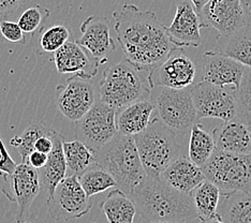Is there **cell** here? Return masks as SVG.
I'll return each mask as SVG.
<instances>
[{
    "label": "cell",
    "instance_id": "obj_22",
    "mask_svg": "<svg viewBox=\"0 0 251 223\" xmlns=\"http://www.w3.org/2000/svg\"><path fill=\"white\" fill-rule=\"evenodd\" d=\"M54 147L52 151L48 154V161L42 169L38 170L41 189L48 194V198L52 196L57 185L67 176V165L62 150L64 136L59 132L53 135Z\"/></svg>",
    "mask_w": 251,
    "mask_h": 223
},
{
    "label": "cell",
    "instance_id": "obj_31",
    "mask_svg": "<svg viewBox=\"0 0 251 223\" xmlns=\"http://www.w3.org/2000/svg\"><path fill=\"white\" fill-rule=\"evenodd\" d=\"M235 118L245 124H251V68H245L244 75L234 93Z\"/></svg>",
    "mask_w": 251,
    "mask_h": 223
},
{
    "label": "cell",
    "instance_id": "obj_14",
    "mask_svg": "<svg viewBox=\"0 0 251 223\" xmlns=\"http://www.w3.org/2000/svg\"><path fill=\"white\" fill-rule=\"evenodd\" d=\"M202 28H213L227 37L245 26L239 0H208L199 13Z\"/></svg>",
    "mask_w": 251,
    "mask_h": 223
},
{
    "label": "cell",
    "instance_id": "obj_8",
    "mask_svg": "<svg viewBox=\"0 0 251 223\" xmlns=\"http://www.w3.org/2000/svg\"><path fill=\"white\" fill-rule=\"evenodd\" d=\"M2 194L18 206L16 222H25L29 217L32 203L42 190L38 171L26 163H21L2 174Z\"/></svg>",
    "mask_w": 251,
    "mask_h": 223
},
{
    "label": "cell",
    "instance_id": "obj_5",
    "mask_svg": "<svg viewBox=\"0 0 251 223\" xmlns=\"http://www.w3.org/2000/svg\"><path fill=\"white\" fill-rule=\"evenodd\" d=\"M99 95L101 102L119 112L131 103L151 100V89L140 71L125 60L104 70Z\"/></svg>",
    "mask_w": 251,
    "mask_h": 223
},
{
    "label": "cell",
    "instance_id": "obj_29",
    "mask_svg": "<svg viewBox=\"0 0 251 223\" xmlns=\"http://www.w3.org/2000/svg\"><path fill=\"white\" fill-rule=\"evenodd\" d=\"M77 180L88 198L106 191L107 189L117 188L115 180L110 173L103 169L91 165L86 171L77 176Z\"/></svg>",
    "mask_w": 251,
    "mask_h": 223
},
{
    "label": "cell",
    "instance_id": "obj_19",
    "mask_svg": "<svg viewBox=\"0 0 251 223\" xmlns=\"http://www.w3.org/2000/svg\"><path fill=\"white\" fill-rule=\"evenodd\" d=\"M216 150L235 154H251V137L247 124L233 118L215 128L212 132Z\"/></svg>",
    "mask_w": 251,
    "mask_h": 223
},
{
    "label": "cell",
    "instance_id": "obj_7",
    "mask_svg": "<svg viewBox=\"0 0 251 223\" xmlns=\"http://www.w3.org/2000/svg\"><path fill=\"white\" fill-rule=\"evenodd\" d=\"M151 100L155 105L156 116L176 133H186L197 124L198 116L190 95V87L171 89L157 87Z\"/></svg>",
    "mask_w": 251,
    "mask_h": 223
},
{
    "label": "cell",
    "instance_id": "obj_37",
    "mask_svg": "<svg viewBox=\"0 0 251 223\" xmlns=\"http://www.w3.org/2000/svg\"><path fill=\"white\" fill-rule=\"evenodd\" d=\"M47 161H48V154L33 150L32 152H30L29 156H28L26 160V164L30 165L31 168L38 171L44 167Z\"/></svg>",
    "mask_w": 251,
    "mask_h": 223
},
{
    "label": "cell",
    "instance_id": "obj_10",
    "mask_svg": "<svg viewBox=\"0 0 251 223\" xmlns=\"http://www.w3.org/2000/svg\"><path fill=\"white\" fill-rule=\"evenodd\" d=\"M117 112L103 102H96L85 115L75 122V135L78 141L93 151L100 149L115 136Z\"/></svg>",
    "mask_w": 251,
    "mask_h": 223
},
{
    "label": "cell",
    "instance_id": "obj_41",
    "mask_svg": "<svg viewBox=\"0 0 251 223\" xmlns=\"http://www.w3.org/2000/svg\"><path fill=\"white\" fill-rule=\"evenodd\" d=\"M187 221H172V222H148V223H186Z\"/></svg>",
    "mask_w": 251,
    "mask_h": 223
},
{
    "label": "cell",
    "instance_id": "obj_38",
    "mask_svg": "<svg viewBox=\"0 0 251 223\" xmlns=\"http://www.w3.org/2000/svg\"><path fill=\"white\" fill-rule=\"evenodd\" d=\"M239 4L243 11L245 25L251 26V0H239Z\"/></svg>",
    "mask_w": 251,
    "mask_h": 223
},
{
    "label": "cell",
    "instance_id": "obj_43",
    "mask_svg": "<svg viewBox=\"0 0 251 223\" xmlns=\"http://www.w3.org/2000/svg\"><path fill=\"white\" fill-rule=\"evenodd\" d=\"M248 127H249V131H250V137H251V124H249Z\"/></svg>",
    "mask_w": 251,
    "mask_h": 223
},
{
    "label": "cell",
    "instance_id": "obj_33",
    "mask_svg": "<svg viewBox=\"0 0 251 223\" xmlns=\"http://www.w3.org/2000/svg\"><path fill=\"white\" fill-rule=\"evenodd\" d=\"M72 38V32L64 25H53L44 30L40 38V47L45 53L53 54Z\"/></svg>",
    "mask_w": 251,
    "mask_h": 223
},
{
    "label": "cell",
    "instance_id": "obj_32",
    "mask_svg": "<svg viewBox=\"0 0 251 223\" xmlns=\"http://www.w3.org/2000/svg\"><path fill=\"white\" fill-rule=\"evenodd\" d=\"M50 15V12L49 9L37 4L26 9L21 14L18 24L26 36L27 34L32 36V34L42 30L45 22L48 21Z\"/></svg>",
    "mask_w": 251,
    "mask_h": 223
},
{
    "label": "cell",
    "instance_id": "obj_1",
    "mask_svg": "<svg viewBox=\"0 0 251 223\" xmlns=\"http://www.w3.org/2000/svg\"><path fill=\"white\" fill-rule=\"evenodd\" d=\"M114 29L126 61L136 70L150 72L153 67L175 50L167 32V26L151 10H141L138 5L125 3L113 12Z\"/></svg>",
    "mask_w": 251,
    "mask_h": 223
},
{
    "label": "cell",
    "instance_id": "obj_2",
    "mask_svg": "<svg viewBox=\"0 0 251 223\" xmlns=\"http://www.w3.org/2000/svg\"><path fill=\"white\" fill-rule=\"evenodd\" d=\"M129 198L147 222L189 221L198 218L191 194L176 191L159 178L146 176Z\"/></svg>",
    "mask_w": 251,
    "mask_h": 223
},
{
    "label": "cell",
    "instance_id": "obj_40",
    "mask_svg": "<svg viewBox=\"0 0 251 223\" xmlns=\"http://www.w3.org/2000/svg\"><path fill=\"white\" fill-rule=\"evenodd\" d=\"M204 223H225V222H224V221H221V220L219 219V217L217 216L216 218L210 219V220H208V221H206V222H204Z\"/></svg>",
    "mask_w": 251,
    "mask_h": 223
},
{
    "label": "cell",
    "instance_id": "obj_34",
    "mask_svg": "<svg viewBox=\"0 0 251 223\" xmlns=\"http://www.w3.org/2000/svg\"><path fill=\"white\" fill-rule=\"evenodd\" d=\"M0 41L12 44H26V34L23 32L18 23L0 16Z\"/></svg>",
    "mask_w": 251,
    "mask_h": 223
},
{
    "label": "cell",
    "instance_id": "obj_16",
    "mask_svg": "<svg viewBox=\"0 0 251 223\" xmlns=\"http://www.w3.org/2000/svg\"><path fill=\"white\" fill-rule=\"evenodd\" d=\"M82 36L76 43L86 50L101 66L116 49L111 34L110 21L105 16L90 15L81 25Z\"/></svg>",
    "mask_w": 251,
    "mask_h": 223
},
{
    "label": "cell",
    "instance_id": "obj_35",
    "mask_svg": "<svg viewBox=\"0 0 251 223\" xmlns=\"http://www.w3.org/2000/svg\"><path fill=\"white\" fill-rule=\"evenodd\" d=\"M55 132H56L55 130H52L50 133L40 136L39 139L36 141L35 145H33V150L49 154L50 151H52L53 147H54L53 135Z\"/></svg>",
    "mask_w": 251,
    "mask_h": 223
},
{
    "label": "cell",
    "instance_id": "obj_24",
    "mask_svg": "<svg viewBox=\"0 0 251 223\" xmlns=\"http://www.w3.org/2000/svg\"><path fill=\"white\" fill-rule=\"evenodd\" d=\"M216 48V53L230 57L245 68H251V26L245 25L227 37L219 36Z\"/></svg>",
    "mask_w": 251,
    "mask_h": 223
},
{
    "label": "cell",
    "instance_id": "obj_25",
    "mask_svg": "<svg viewBox=\"0 0 251 223\" xmlns=\"http://www.w3.org/2000/svg\"><path fill=\"white\" fill-rule=\"evenodd\" d=\"M100 207L108 223H133L136 215L132 199L118 188L107 194Z\"/></svg>",
    "mask_w": 251,
    "mask_h": 223
},
{
    "label": "cell",
    "instance_id": "obj_3",
    "mask_svg": "<svg viewBox=\"0 0 251 223\" xmlns=\"http://www.w3.org/2000/svg\"><path fill=\"white\" fill-rule=\"evenodd\" d=\"M95 164L105 170L117 188L129 197L147 176L141 163L133 136L117 133L95 151Z\"/></svg>",
    "mask_w": 251,
    "mask_h": 223
},
{
    "label": "cell",
    "instance_id": "obj_20",
    "mask_svg": "<svg viewBox=\"0 0 251 223\" xmlns=\"http://www.w3.org/2000/svg\"><path fill=\"white\" fill-rule=\"evenodd\" d=\"M160 179L176 191L190 194L193 189L205 180V177L201 168L181 156L164 169Z\"/></svg>",
    "mask_w": 251,
    "mask_h": 223
},
{
    "label": "cell",
    "instance_id": "obj_23",
    "mask_svg": "<svg viewBox=\"0 0 251 223\" xmlns=\"http://www.w3.org/2000/svg\"><path fill=\"white\" fill-rule=\"evenodd\" d=\"M217 215L225 223H251V194L245 191L220 193Z\"/></svg>",
    "mask_w": 251,
    "mask_h": 223
},
{
    "label": "cell",
    "instance_id": "obj_9",
    "mask_svg": "<svg viewBox=\"0 0 251 223\" xmlns=\"http://www.w3.org/2000/svg\"><path fill=\"white\" fill-rule=\"evenodd\" d=\"M49 215L56 221L82 218L93 208V201L79 185L77 176H66L47 201Z\"/></svg>",
    "mask_w": 251,
    "mask_h": 223
},
{
    "label": "cell",
    "instance_id": "obj_17",
    "mask_svg": "<svg viewBox=\"0 0 251 223\" xmlns=\"http://www.w3.org/2000/svg\"><path fill=\"white\" fill-rule=\"evenodd\" d=\"M53 60L59 74L84 79L96 76L100 66L86 50L72 40L53 53Z\"/></svg>",
    "mask_w": 251,
    "mask_h": 223
},
{
    "label": "cell",
    "instance_id": "obj_26",
    "mask_svg": "<svg viewBox=\"0 0 251 223\" xmlns=\"http://www.w3.org/2000/svg\"><path fill=\"white\" fill-rule=\"evenodd\" d=\"M190 194L200 222L204 223L218 216L217 207L220 199V190L214 184L205 179Z\"/></svg>",
    "mask_w": 251,
    "mask_h": 223
},
{
    "label": "cell",
    "instance_id": "obj_12",
    "mask_svg": "<svg viewBox=\"0 0 251 223\" xmlns=\"http://www.w3.org/2000/svg\"><path fill=\"white\" fill-rule=\"evenodd\" d=\"M180 50L181 49H176L148 72L147 83L151 89H185L195 83L197 67L191 58Z\"/></svg>",
    "mask_w": 251,
    "mask_h": 223
},
{
    "label": "cell",
    "instance_id": "obj_18",
    "mask_svg": "<svg viewBox=\"0 0 251 223\" xmlns=\"http://www.w3.org/2000/svg\"><path fill=\"white\" fill-rule=\"evenodd\" d=\"M245 67L230 57L216 51L203 55L202 81L220 87L237 89L244 75Z\"/></svg>",
    "mask_w": 251,
    "mask_h": 223
},
{
    "label": "cell",
    "instance_id": "obj_15",
    "mask_svg": "<svg viewBox=\"0 0 251 223\" xmlns=\"http://www.w3.org/2000/svg\"><path fill=\"white\" fill-rule=\"evenodd\" d=\"M175 14L167 27L168 36L176 48H198L201 44V21L190 0H174Z\"/></svg>",
    "mask_w": 251,
    "mask_h": 223
},
{
    "label": "cell",
    "instance_id": "obj_11",
    "mask_svg": "<svg viewBox=\"0 0 251 223\" xmlns=\"http://www.w3.org/2000/svg\"><path fill=\"white\" fill-rule=\"evenodd\" d=\"M235 89L201 81L190 87L198 119L215 118L227 122L235 118Z\"/></svg>",
    "mask_w": 251,
    "mask_h": 223
},
{
    "label": "cell",
    "instance_id": "obj_27",
    "mask_svg": "<svg viewBox=\"0 0 251 223\" xmlns=\"http://www.w3.org/2000/svg\"><path fill=\"white\" fill-rule=\"evenodd\" d=\"M216 150L213 135L204 129L201 124H195L190 129L188 159L202 168Z\"/></svg>",
    "mask_w": 251,
    "mask_h": 223
},
{
    "label": "cell",
    "instance_id": "obj_39",
    "mask_svg": "<svg viewBox=\"0 0 251 223\" xmlns=\"http://www.w3.org/2000/svg\"><path fill=\"white\" fill-rule=\"evenodd\" d=\"M192 2L193 7H195L198 14L201 12V10L204 8V5L208 2V0H190Z\"/></svg>",
    "mask_w": 251,
    "mask_h": 223
},
{
    "label": "cell",
    "instance_id": "obj_36",
    "mask_svg": "<svg viewBox=\"0 0 251 223\" xmlns=\"http://www.w3.org/2000/svg\"><path fill=\"white\" fill-rule=\"evenodd\" d=\"M28 0H0V16L8 17L19 11Z\"/></svg>",
    "mask_w": 251,
    "mask_h": 223
},
{
    "label": "cell",
    "instance_id": "obj_21",
    "mask_svg": "<svg viewBox=\"0 0 251 223\" xmlns=\"http://www.w3.org/2000/svg\"><path fill=\"white\" fill-rule=\"evenodd\" d=\"M155 105L151 100H142L122 108L116 114L118 133L128 136L140 134L148 127Z\"/></svg>",
    "mask_w": 251,
    "mask_h": 223
},
{
    "label": "cell",
    "instance_id": "obj_30",
    "mask_svg": "<svg viewBox=\"0 0 251 223\" xmlns=\"http://www.w3.org/2000/svg\"><path fill=\"white\" fill-rule=\"evenodd\" d=\"M53 129L45 124L41 120L32 123L25 129L21 135L14 136L11 140L10 144L13 146L14 149L18 150L22 158V163H26V160L30 152L33 151V145L40 136L50 133Z\"/></svg>",
    "mask_w": 251,
    "mask_h": 223
},
{
    "label": "cell",
    "instance_id": "obj_42",
    "mask_svg": "<svg viewBox=\"0 0 251 223\" xmlns=\"http://www.w3.org/2000/svg\"><path fill=\"white\" fill-rule=\"evenodd\" d=\"M247 192H248L249 194H251V179H250V184H249V187H248V190H247Z\"/></svg>",
    "mask_w": 251,
    "mask_h": 223
},
{
    "label": "cell",
    "instance_id": "obj_6",
    "mask_svg": "<svg viewBox=\"0 0 251 223\" xmlns=\"http://www.w3.org/2000/svg\"><path fill=\"white\" fill-rule=\"evenodd\" d=\"M201 170L205 179L218 188L220 193L247 192L251 179V154L215 150Z\"/></svg>",
    "mask_w": 251,
    "mask_h": 223
},
{
    "label": "cell",
    "instance_id": "obj_13",
    "mask_svg": "<svg viewBox=\"0 0 251 223\" xmlns=\"http://www.w3.org/2000/svg\"><path fill=\"white\" fill-rule=\"evenodd\" d=\"M57 107L67 119L77 122L96 103V94L90 79L70 76L65 85L57 87Z\"/></svg>",
    "mask_w": 251,
    "mask_h": 223
},
{
    "label": "cell",
    "instance_id": "obj_4",
    "mask_svg": "<svg viewBox=\"0 0 251 223\" xmlns=\"http://www.w3.org/2000/svg\"><path fill=\"white\" fill-rule=\"evenodd\" d=\"M177 133L165 125L156 115L148 127L133 136L141 163L147 176L159 178L164 169L181 157Z\"/></svg>",
    "mask_w": 251,
    "mask_h": 223
},
{
    "label": "cell",
    "instance_id": "obj_28",
    "mask_svg": "<svg viewBox=\"0 0 251 223\" xmlns=\"http://www.w3.org/2000/svg\"><path fill=\"white\" fill-rule=\"evenodd\" d=\"M62 150L67 165L68 176H78L95 164V151L81 141L62 142Z\"/></svg>",
    "mask_w": 251,
    "mask_h": 223
},
{
    "label": "cell",
    "instance_id": "obj_44",
    "mask_svg": "<svg viewBox=\"0 0 251 223\" xmlns=\"http://www.w3.org/2000/svg\"><path fill=\"white\" fill-rule=\"evenodd\" d=\"M23 223H30V222H27V221H25V222H23Z\"/></svg>",
    "mask_w": 251,
    "mask_h": 223
}]
</instances>
